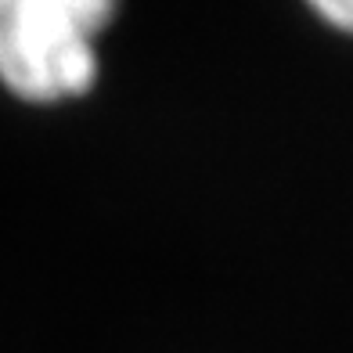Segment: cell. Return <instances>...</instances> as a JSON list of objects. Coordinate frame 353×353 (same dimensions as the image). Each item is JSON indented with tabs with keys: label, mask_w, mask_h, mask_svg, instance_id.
Listing matches in <instances>:
<instances>
[{
	"label": "cell",
	"mask_w": 353,
	"mask_h": 353,
	"mask_svg": "<svg viewBox=\"0 0 353 353\" xmlns=\"http://www.w3.org/2000/svg\"><path fill=\"white\" fill-rule=\"evenodd\" d=\"M119 0H0V83L29 105L76 101L98 83V40Z\"/></svg>",
	"instance_id": "cell-1"
},
{
	"label": "cell",
	"mask_w": 353,
	"mask_h": 353,
	"mask_svg": "<svg viewBox=\"0 0 353 353\" xmlns=\"http://www.w3.org/2000/svg\"><path fill=\"white\" fill-rule=\"evenodd\" d=\"M325 26H332L335 33L353 37V0H303Z\"/></svg>",
	"instance_id": "cell-2"
}]
</instances>
